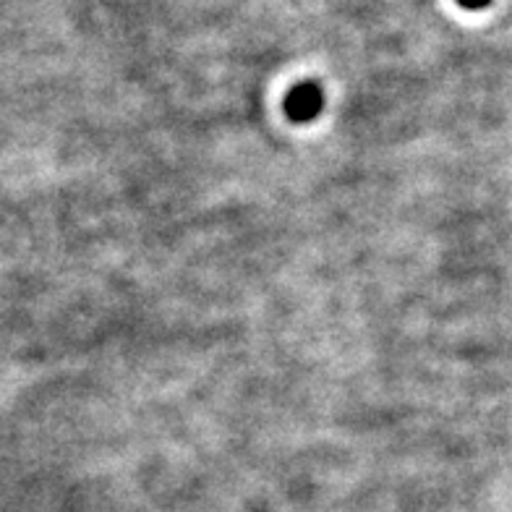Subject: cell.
Returning a JSON list of instances; mask_svg holds the SVG:
<instances>
[{
    "label": "cell",
    "instance_id": "obj_1",
    "mask_svg": "<svg viewBox=\"0 0 512 512\" xmlns=\"http://www.w3.org/2000/svg\"><path fill=\"white\" fill-rule=\"evenodd\" d=\"M324 108L322 89L314 84V81H304L298 87L290 89V95L285 97V113L293 118L296 123L314 121Z\"/></svg>",
    "mask_w": 512,
    "mask_h": 512
},
{
    "label": "cell",
    "instance_id": "obj_2",
    "mask_svg": "<svg viewBox=\"0 0 512 512\" xmlns=\"http://www.w3.org/2000/svg\"><path fill=\"white\" fill-rule=\"evenodd\" d=\"M460 6L468 8V11H479V8H486L492 0H458Z\"/></svg>",
    "mask_w": 512,
    "mask_h": 512
}]
</instances>
